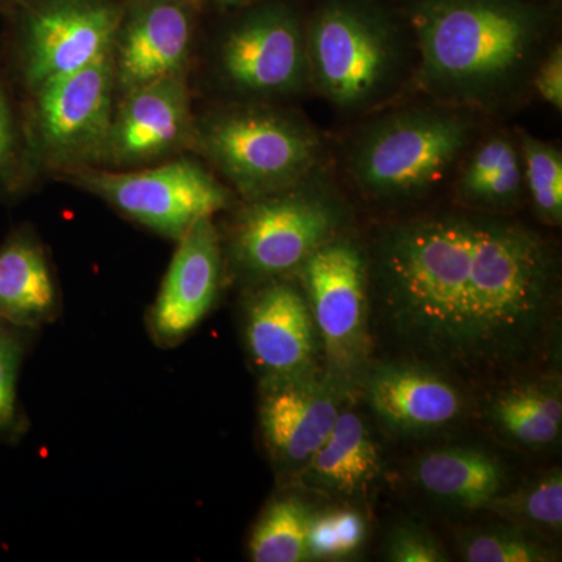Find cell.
<instances>
[{"mask_svg":"<svg viewBox=\"0 0 562 562\" xmlns=\"http://www.w3.org/2000/svg\"><path fill=\"white\" fill-rule=\"evenodd\" d=\"M369 291L387 330L417 357L472 375L541 347L561 297L552 244L501 213L438 211L373 232Z\"/></svg>","mask_w":562,"mask_h":562,"instance_id":"1","label":"cell"},{"mask_svg":"<svg viewBox=\"0 0 562 562\" xmlns=\"http://www.w3.org/2000/svg\"><path fill=\"white\" fill-rule=\"evenodd\" d=\"M412 24L420 90L480 114L519 103L552 47L542 13L520 0H422Z\"/></svg>","mask_w":562,"mask_h":562,"instance_id":"2","label":"cell"},{"mask_svg":"<svg viewBox=\"0 0 562 562\" xmlns=\"http://www.w3.org/2000/svg\"><path fill=\"white\" fill-rule=\"evenodd\" d=\"M480 116L438 102L387 111L351 140L347 176L371 201L424 198L457 172L479 139Z\"/></svg>","mask_w":562,"mask_h":562,"instance_id":"3","label":"cell"},{"mask_svg":"<svg viewBox=\"0 0 562 562\" xmlns=\"http://www.w3.org/2000/svg\"><path fill=\"white\" fill-rule=\"evenodd\" d=\"M190 150L244 201H254L319 171L324 140L291 111L243 102L195 117Z\"/></svg>","mask_w":562,"mask_h":562,"instance_id":"4","label":"cell"},{"mask_svg":"<svg viewBox=\"0 0 562 562\" xmlns=\"http://www.w3.org/2000/svg\"><path fill=\"white\" fill-rule=\"evenodd\" d=\"M310 88L342 113H366L394 98L416 70L397 29L351 2L322 7L305 31Z\"/></svg>","mask_w":562,"mask_h":562,"instance_id":"5","label":"cell"},{"mask_svg":"<svg viewBox=\"0 0 562 562\" xmlns=\"http://www.w3.org/2000/svg\"><path fill=\"white\" fill-rule=\"evenodd\" d=\"M330 181L319 169L286 190L244 201L225 243L239 279L260 284L291 276L342 235L349 211Z\"/></svg>","mask_w":562,"mask_h":562,"instance_id":"6","label":"cell"},{"mask_svg":"<svg viewBox=\"0 0 562 562\" xmlns=\"http://www.w3.org/2000/svg\"><path fill=\"white\" fill-rule=\"evenodd\" d=\"M114 94L111 55L29 94L21 111L27 190L40 177L102 168Z\"/></svg>","mask_w":562,"mask_h":562,"instance_id":"7","label":"cell"},{"mask_svg":"<svg viewBox=\"0 0 562 562\" xmlns=\"http://www.w3.org/2000/svg\"><path fill=\"white\" fill-rule=\"evenodd\" d=\"M60 179L172 241H179L195 221L213 217L235 201L227 184L187 157L138 169H80Z\"/></svg>","mask_w":562,"mask_h":562,"instance_id":"8","label":"cell"},{"mask_svg":"<svg viewBox=\"0 0 562 562\" xmlns=\"http://www.w3.org/2000/svg\"><path fill=\"white\" fill-rule=\"evenodd\" d=\"M122 13L113 0H18L11 58L27 95L109 57Z\"/></svg>","mask_w":562,"mask_h":562,"instance_id":"9","label":"cell"},{"mask_svg":"<svg viewBox=\"0 0 562 562\" xmlns=\"http://www.w3.org/2000/svg\"><path fill=\"white\" fill-rule=\"evenodd\" d=\"M297 272L324 346L328 375L346 384L368 353V255L342 233L314 251Z\"/></svg>","mask_w":562,"mask_h":562,"instance_id":"10","label":"cell"},{"mask_svg":"<svg viewBox=\"0 0 562 562\" xmlns=\"http://www.w3.org/2000/svg\"><path fill=\"white\" fill-rule=\"evenodd\" d=\"M216 72L222 85L244 102L302 94L310 79L301 21L283 5L251 11L221 40Z\"/></svg>","mask_w":562,"mask_h":562,"instance_id":"11","label":"cell"},{"mask_svg":"<svg viewBox=\"0 0 562 562\" xmlns=\"http://www.w3.org/2000/svg\"><path fill=\"white\" fill-rule=\"evenodd\" d=\"M195 117L187 76L124 92L114 105L102 168L138 169L190 150Z\"/></svg>","mask_w":562,"mask_h":562,"instance_id":"12","label":"cell"},{"mask_svg":"<svg viewBox=\"0 0 562 562\" xmlns=\"http://www.w3.org/2000/svg\"><path fill=\"white\" fill-rule=\"evenodd\" d=\"M198 0H133L124 9L113 49L114 83L121 94L187 76Z\"/></svg>","mask_w":562,"mask_h":562,"instance_id":"13","label":"cell"},{"mask_svg":"<svg viewBox=\"0 0 562 562\" xmlns=\"http://www.w3.org/2000/svg\"><path fill=\"white\" fill-rule=\"evenodd\" d=\"M147 316L157 346H179L211 312L220 295L224 247L213 217H202L179 239Z\"/></svg>","mask_w":562,"mask_h":562,"instance_id":"14","label":"cell"},{"mask_svg":"<svg viewBox=\"0 0 562 562\" xmlns=\"http://www.w3.org/2000/svg\"><path fill=\"white\" fill-rule=\"evenodd\" d=\"M341 394L338 380L316 371L261 380V432L279 468L299 472L317 452L341 413Z\"/></svg>","mask_w":562,"mask_h":562,"instance_id":"15","label":"cell"},{"mask_svg":"<svg viewBox=\"0 0 562 562\" xmlns=\"http://www.w3.org/2000/svg\"><path fill=\"white\" fill-rule=\"evenodd\" d=\"M246 346L261 380L314 372L316 325L305 292L286 277L258 284L246 305Z\"/></svg>","mask_w":562,"mask_h":562,"instance_id":"16","label":"cell"},{"mask_svg":"<svg viewBox=\"0 0 562 562\" xmlns=\"http://www.w3.org/2000/svg\"><path fill=\"white\" fill-rule=\"evenodd\" d=\"M366 397L390 430L420 435L461 416V392L441 373L412 362L379 366L366 376Z\"/></svg>","mask_w":562,"mask_h":562,"instance_id":"17","label":"cell"},{"mask_svg":"<svg viewBox=\"0 0 562 562\" xmlns=\"http://www.w3.org/2000/svg\"><path fill=\"white\" fill-rule=\"evenodd\" d=\"M60 310L49 255L29 225L0 243V319L38 331Z\"/></svg>","mask_w":562,"mask_h":562,"instance_id":"18","label":"cell"},{"mask_svg":"<svg viewBox=\"0 0 562 562\" xmlns=\"http://www.w3.org/2000/svg\"><path fill=\"white\" fill-rule=\"evenodd\" d=\"M382 471V454L357 413L341 409L317 452L297 472L305 486L357 495Z\"/></svg>","mask_w":562,"mask_h":562,"instance_id":"19","label":"cell"},{"mask_svg":"<svg viewBox=\"0 0 562 562\" xmlns=\"http://www.w3.org/2000/svg\"><path fill=\"white\" fill-rule=\"evenodd\" d=\"M525 191L519 144L503 132L476 139L454 172V192L471 210L503 213L522 201Z\"/></svg>","mask_w":562,"mask_h":562,"instance_id":"20","label":"cell"},{"mask_svg":"<svg viewBox=\"0 0 562 562\" xmlns=\"http://www.w3.org/2000/svg\"><path fill=\"white\" fill-rule=\"evenodd\" d=\"M414 480L432 497L486 509L502 494L505 469L483 450L457 447L425 454L414 468Z\"/></svg>","mask_w":562,"mask_h":562,"instance_id":"21","label":"cell"},{"mask_svg":"<svg viewBox=\"0 0 562 562\" xmlns=\"http://www.w3.org/2000/svg\"><path fill=\"white\" fill-rule=\"evenodd\" d=\"M491 419L514 441L543 447L560 438L562 398L560 383L520 384L503 392L491 405Z\"/></svg>","mask_w":562,"mask_h":562,"instance_id":"22","label":"cell"},{"mask_svg":"<svg viewBox=\"0 0 562 562\" xmlns=\"http://www.w3.org/2000/svg\"><path fill=\"white\" fill-rule=\"evenodd\" d=\"M312 517L310 506L295 495L273 501L251 532V561H310L308 532Z\"/></svg>","mask_w":562,"mask_h":562,"instance_id":"23","label":"cell"},{"mask_svg":"<svg viewBox=\"0 0 562 562\" xmlns=\"http://www.w3.org/2000/svg\"><path fill=\"white\" fill-rule=\"evenodd\" d=\"M35 331L0 319V443H16L29 430L20 376Z\"/></svg>","mask_w":562,"mask_h":562,"instance_id":"24","label":"cell"},{"mask_svg":"<svg viewBox=\"0 0 562 562\" xmlns=\"http://www.w3.org/2000/svg\"><path fill=\"white\" fill-rule=\"evenodd\" d=\"M520 157L524 162L525 188L530 194L539 220L558 227L562 221V155L553 144L520 133Z\"/></svg>","mask_w":562,"mask_h":562,"instance_id":"25","label":"cell"},{"mask_svg":"<svg viewBox=\"0 0 562 562\" xmlns=\"http://www.w3.org/2000/svg\"><path fill=\"white\" fill-rule=\"evenodd\" d=\"M486 509L512 522L560 532L562 473L552 471L508 495H498Z\"/></svg>","mask_w":562,"mask_h":562,"instance_id":"26","label":"cell"},{"mask_svg":"<svg viewBox=\"0 0 562 562\" xmlns=\"http://www.w3.org/2000/svg\"><path fill=\"white\" fill-rule=\"evenodd\" d=\"M462 558L469 562H549L557 553L527 535L506 528L469 531L460 541Z\"/></svg>","mask_w":562,"mask_h":562,"instance_id":"27","label":"cell"},{"mask_svg":"<svg viewBox=\"0 0 562 562\" xmlns=\"http://www.w3.org/2000/svg\"><path fill=\"white\" fill-rule=\"evenodd\" d=\"M366 539V522L350 509L314 514L308 532L312 560H346L361 549Z\"/></svg>","mask_w":562,"mask_h":562,"instance_id":"28","label":"cell"},{"mask_svg":"<svg viewBox=\"0 0 562 562\" xmlns=\"http://www.w3.org/2000/svg\"><path fill=\"white\" fill-rule=\"evenodd\" d=\"M27 191L24 177L22 116L0 68V199Z\"/></svg>","mask_w":562,"mask_h":562,"instance_id":"29","label":"cell"},{"mask_svg":"<svg viewBox=\"0 0 562 562\" xmlns=\"http://www.w3.org/2000/svg\"><path fill=\"white\" fill-rule=\"evenodd\" d=\"M387 560L394 562H446L449 554L438 539L416 525H402L392 532L386 547Z\"/></svg>","mask_w":562,"mask_h":562,"instance_id":"30","label":"cell"},{"mask_svg":"<svg viewBox=\"0 0 562 562\" xmlns=\"http://www.w3.org/2000/svg\"><path fill=\"white\" fill-rule=\"evenodd\" d=\"M531 90L552 105L554 110L562 109V47L554 44L543 55L532 76Z\"/></svg>","mask_w":562,"mask_h":562,"instance_id":"31","label":"cell"},{"mask_svg":"<svg viewBox=\"0 0 562 562\" xmlns=\"http://www.w3.org/2000/svg\"><path fill=\"white\" fill-rule=\"evenodd\" d=\"M217 3H221V5L225 7H235V5H241V3H246L247 0H216Z\"/></svg>","mask_w":562,"mask_h":562,"instance_id":"32","label":"cell"}]
</instances>
